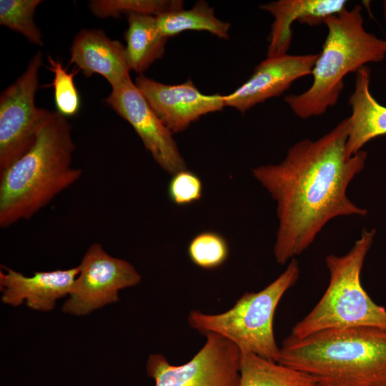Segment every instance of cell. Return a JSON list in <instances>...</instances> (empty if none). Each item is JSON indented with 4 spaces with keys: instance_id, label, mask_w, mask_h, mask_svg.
Here are the masks:
<instances>
[{
    "instance_id": "cell-1",
    "label": "cell",
    "mask_w": 386,
    "mask_h": 386,
    "mask_svg": "<svg viewBox=\"0 0 386 386\" xmlns=\"http://www.w3.org/2000/svg\"><path fill=\"white\" fill-rule=\"evenodd\" d=\"M347 118L321 137L304 139L289 148L279 164L252 169L277 203L278 229L273 252L284 264L304 252L332 219L367 214L347 190L365 168L367 153L347 152Z\"/></svg>"
},
{
    "instance_id": "cell-2",
    "label": "cell",
    "mask_w": 386,
    "mask_h": 386,
    "mask_svg": "<svg viewBox=\"0 0 386 386\" xmlns=\"http://www.w3.org/2000/svg\"><path fill=\"white\" fill-rule=\"evenodd\" d=\"M74 149L67 118L49 111L31 148L0 172L1 228L31 218L81 177Z\"/></svg>"
},
{
    "instance_id": "cell-3",
    "label": "cell",
    "mask_w": 386,
    "mask_h": 386,
    "mask_svg": "<svg viewBox=\"0 0 386 386\" xmlns=\"http://www.w3.org/2000/svg\"><path fill=\"white\" fill-rule=\"evenodd\" d=\"M278 363L316 386H386V328L355 327L287 336Z\"/></svg>"
},
{
    "instance_id": "cell-4",
    "label": "cell",
    "mask_w": 386,
    "mask_h": 386,
    "mask_svg": "<svg viewBox=\"0 0 386 386\" xmlns=\"http://www.w3.org/2000/svg\"><path fill=\"white\" fill-rule=\"evenodd\" d=\"M324 24L327 34L312 71L311 86L284 98L293 113L303 119L320 116L337 103L348 74L386 57V40L365 29L360 5L329 16Z\"/></svg>"
},
{
    "instance_id": "cell-5",
    "label": "cell",
    "mask_w": 386,
    "mask_h": 386,
    "mask_svg": "<svg viewBox=\"0 0 386 386\" xmlns=\"http://www.w3.org/2000/svg\"><path fill=\"white\" fill-rule=\"evenodd\" d=\"M375 234V229L364 228L346 254L325 257L327 288L312 310L294 325L290 335L302 338L322 330L355 327L386 328V309L371 299L360 279Z\"/></svg>"
},
{
    "instance_id": "cell-6",
    "label": "cell",
    "mask_w": 386,
    "mask_h": 386,
    "mask_svg": "<svg viewBox=\"0 0 386 386\" xmlns=\"http://www.w3.org/2000/svg\"><path fill=\"white\" fill-rule=\"evenodd\" d=\"M300 272L299 262L292 259L284 271L264 289L245 292L224 312L209 314L193 310L188 315V324L204 336L220 335L241 351L277 362L280 347L274 337V316L283 295L297 282Z\"/></svg>"
},
{
    "instance_id": "cell-7",
    "label": "cell",
    "mask_w": 386,
    "mask_h": 386,
    "mask_svg": "<svg viewBox=\"0 0 386 386\" xmlns=\"http://www.w3.org/2000/svg\"><path fill=\"white\" fill-rule=\"evenodd\" d=\"M42 61L38 51L24 72L0 95V172L31 148L48 114L35 104Z\"/></svg>"
},
{
    "instance_id": "cell-8",
    "label": "cell",
    "mask_w": 386,
    "mask_h": 386,
    "mask_svg": "<svg viewBox=\"0 0 386 386\" xmlns=\"http://www.w3.org/2000/svg\"><path fill=\"white\" fill-rule=\"evenodd\" d=\"M205 337L201 349L183 365H172L162 354L150 355L146 372L155 386H239V348L216 334Z\"/></svg>"
},
{
    "instance_id": "cell-9",
    "label": "cell",
    "mask_w": 386,
    "mask_h": 386,
    "mask_svg": "<svg viewBox=\"0 0 386 386\" xmlns=\"http://www.w3.org/2000/svg\"><path fill=\"white\" fill-rule=\"evenodd\" d=\"M79 272L62 306L65 313L83 316L119 300V290L137 285L140 274L129 262L92 244L78 265Z\"/></svg>"
},
{
    "instance_id": "cell-10",
    "label": "cell",
    "mask_w": 386,
    "mask_h": 386,
    "mask_svg": "<svg viewBox=\"0 0 386 386\" xmlns=\"http://www.w3.org/2000/svg\"><path fill=\"white\" fill-rule=\"evenodd\" d=\"M104 102L134 129L156 163L171 175L187 169L172 133L131 78L112 87Z\"/></svg>"
},
{
    "instance_id": "cell-11",
    "label": "cell",
    "mask_w": 386,
    "mask_h": 386,
    "mask_svg": "<svg viewBox=\"0 0 386 386\" xmlns=\"http://www.w3.org/2000/svg\"><path fill=\"white\" fill-rule=\"evenodd\" d=\"M134 84L172 133L183 132L202 115L226 107L224 95L202 94L191 80L166 84L141 74Z\"/></svg>"
},
{
    "instance_id": "cell-12",
    "label": "cell",
    "mask_w": 386,
    "mask_h": 386,
    "mask_svg": "<svg viewBox=\"0 0 386 386\" xmlns=\"http://www.w3.org/2000/svg\"><path fill=\"white\" fill-rule=\"evenodd\" d=\"M317 57L318 54L267 57L244 84L224 95L225 106L244 114L257 104L280 96L296 80L312 74Z\"/></svg>"
},
{
    "instance_id": "cell-13",
    "label": "cell",
    "mask_w": 386,
    "mask_h": 386,
    "mask_svg": "<svg viewBox=\"0 0 386 386\" xmlns=\"http://www.w3.org/2000/svg\"><path fill=\"white\" fill-rule=\"evenodd\" d=\"M79 272L77 266L68 269L36 272L28 277L1 265V302L13 307L24 303L30 309L49 312L54 308L58 300L69 295Z\"/></svg>"
},
{
    "instance_id": "cell-14",
    "label": "cell",
    "mask_w": 386,
    "mask_h": 386,
    "mask_svg": "<svg viewBox=\"0 0 386 386\" xmlns=\"http://www.w3.org/2000/svg\"><path fill=\"white\" fill-rule=\"evenodd\" d=\"M69 63L86 77L102 75L112 87L131 78L126 46L101 29H82L76 35L70 48Z\"/></svg>"
},
{
    "instance_id": "cell-15",
    "label": "cell",
    "mask_w": 386,
    "mask_h": 386,
    "mask_svg": "<svg viewBox=\"0 0 386 386\" xmlns=\"http://www.w3.org/2000/svg\"><path fill=\"white\" fill-rule=\"evenodd\" d=\"M347 2L345 0H279L261 4L259 8L274 17L267 57L287 54L292 39L291 27L295 21L310 26L324 24L329 16L347 8Z\"/></svg>"
},
{
    "instance_id": "cell-16",
    "label": "cell",
    "mask_w": 386,
    "mask_h": 386,
    "mask_svg": "<svg viewBox=\"0 0 386 386\" xmlns=\"http://www.w3.org/2000/svg\"><path fill=\"white\" fill-rule=\"evenodd\" d=\"M371 71L365 66L356 72L354 91L348 104L347 152L352 156L370 140L386 134V106L379 103L370 91Z\"/></svg>"
},
{
    "instance_id": "cell-17",
    "label": "cell",
    "mask_w": 386,
    "mask_h": 386,
    "mask_svg": "<svg viewBox=\"0 0 386 386\" xmlns=\"http://www.w3.org/2000/svg\"><path fill=\"white\" fill-rule=\"evenodd\" d=\"M127 19L124 39L128 64L131 71L141 75L163 56L168 38L160 31L155 16L129 14Z\"/></svg>"
},
{
    "instance_id": "cell-18",
    "label": "cell",
    "mask_w": 386,
    "mask_h": 386,
    "mask_svg": "<svg viewBox=\"0 0 386 386\" xmlns=\"http://www.w3.org/2000/svg\"><path fill=\"white\" fill-rule=\"evenodd\" d=\"M155 16L160 31L168 39L188 30L205 31L220 39H229L230 24L218 19L214 9L203 0L189 9L182 8Z\"/></svg>"
},
{
    "instance_id": "cell-19",
    "label": "cell",
    "mask_w": 386,
    "mask_h": 386,
    "mask_svg": "<svg viewBox=\"0 0 386 386\" xmlns=\"http://www.w3.org/2000/svg\"><path fill=\"white\" fill-rule=\"evenodd\" d=\"M239 386H316L308 375L261 357L241 351Z\"/></svg>"
},
{
    "instance_id": "cell-20",
    "label": "cell",
    "mask_w": 386,
    "mask_h": 386,
    "mask_svg": "<svg viewBox=\"0 0 386 386\" xmlns=\"http://www.w3.org/2000/svg\"><path fill=\"white\" fill-rule=\"evenodd\" d=\"M180 0H92L89 2L91 14L101 19L118 18L122 14H142L157 16L183 8Z\"/></svg>"
},
{
    "instance_id": "cell-21",
    "label": "cell",
    "mask_w": 386,
    "mask_h": 386,
    "mask_svg": "<svg viewBox=\"0 0 386 386\" xmlns=\"http://www.w3.org/2000/svg\"><path fill=\"white\" fill-rule=\"evenodd\" d=\"M41 0H1L0 24L22 34L29 42L43 46V36L34 16Z\"/></svg>"
},
{
    "instance_id": "cell-22",
    "label": "cell",
    "mask_w": 386,
    "mask_h": 386,
    "mask_svg": "<svg viewBox=\"0 0 386 386\" xmlns=\"http://www.w3.org/2000/svg\"><path fill=\"white\" fill-rule=\"evenodd\" d=\"M190 260L204 269H214L222 266L229 253L226 239L215 232L207 231L197 234L188 245Z\"/></svg>"
},
{
    "instance_id": "cell-23",
    "label": "cell",
    "mask_w": 386,
    "mask_h": 386,
    "mask_svg": "<svg viewBox=\"0 0 386 386\" xmlns=\"http://www.w3.org/2000/svg\"><path fill=\"white\" fill-rule=\"evenodd\" d=\"M49 66L47 67L53 74L51 85L54 90V100L56 111L62 115L72 117L75 115L80 107V99L74 85V77L79 71L78 69L68 72L61 62L47 55Z\"/></svg>"
},
{
    "instance_id": "cell-24",
    "label": "cell",
    "mask_w": 386,
    "mask_h": 386,
    "mask_svg": "<svg viewBox=\"0 0 386 386\" xmlns=\"http://www.w3.org/2000/svg\"><path fill=\"white\" fill-rule=\"evenodd\" d=\"M167 193L176 205H189L202 199L203 183L197 174L186 169L172 175Z\"/></svg>"
},
{
    "instance_id": "cell-25",
    "label": "cell",
    "mask_w": 386,
    "mask_h": 386,
    "mask_svg": "<svg viewBox=\"0 0 386 386\" xmlns=\"http://www.w3.org/2000/svg\"><path fill=\"white\" fill-rule=\"evenodd\" d=\"M382 11H383V16L386 22V0L383 1L382 3Z\"/></svg>"
}]
</instances>
